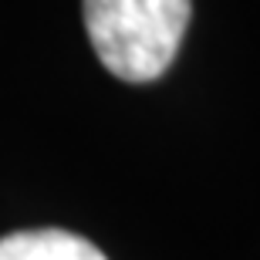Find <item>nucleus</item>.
<instances>
[{"label": "nucleus", "mask_w": 260, "mask_h": 260, "mask_svg": "<svg viewBox=\"0 0 260 260\" xmlns=\"http://www.w3.org/2000/svg\"><path fill=\"white\" fill-rule=\"evenodd\" d=\"M81 10L98 61L132 85L162 78L189 27V0H81Z\"/></svg>", "instance_id": "nucleus-1"}, {"label": "nucleus", "mask_w": 260, "mask_h": 260, "mask_svg": "<svg viewBox=\"0 0 260 260\" xmlns=\"http://www.w3.org/2000/svg\"><path fill=\"white\" fill-rule=\"evenodd\" d=\"M0 260H108L91 240L71 230H17L0 237Z\"/></svg>", "instance_id": "nucleus-2"}]
</instances>
